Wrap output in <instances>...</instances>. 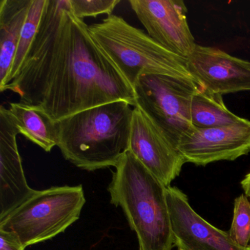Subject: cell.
<instances>
[{
	"mask_svg": "<svg viewBox=\"0 0 250 250\" xmlns=\"http://www.w3.org/2000/svg\"><path fill=\"white\" fill-rule=\"evenodd\" d=\"M69 0H46L37 34L4 91L58 122L116 101L136 106L134 89L95 43Z\"/></svg>",
	"mask_w": 250,
	"mask_h": 250,
	"instance_id": "6da1fadb",
	"label": "cell"
},
{
	"mask_svg": "<svg viewBox=\"0 0 250 250\" xmlns=\"http://www.w3.org/2000/svg\"><path fill=\"white\" fill-rule=\"evenodd\" d=\"M131 106L116 101L55 122L57 146L63 157L84 170L115 167L129 146Z\"/></svg>",
	"mask_w": 250,
	"mask_h": 250,
	"instance_id": "7a4b0ae2",
	"label": "cell"
},
{
	"mask_svg": "<svg viewBox=\"0 0 250 250\" xmlns=\"http://www.w3.org/2000/svg\"><path fill=\"white\" fill-rule=\"evenodd\" d=\"M107 190L137 234L139 250H172L175 246L166 198L167 187L130 150L115 167Z\"/></svg>",
	"mask_w": 250,
	"mask_h": 250,
	"instance_id": "3957f363",
	"label": "cell"
},
{
	"mask_svg": "<svg viewBox=\"0 0 250 250\" xmlns=\"http://www.w3.org/2000/svg\"><path fill=\"white\" fill-rule=\"evenodd\" d=\"M88 28L95 43L132 88L138 77L144 74L195 82L186 58L169 52L122 17L112 14Z\"/></svg>",
	"mask_w": 250,
	"mask_h": 250,
	"instance_id": "277c9868",
	"label": "cell"
},
{
	"mask_svg": "<svg viewBox=\"0 0 250 250\" xmlns=\"http://www.w3.org/2000/svg\"><path fill=\"white\" fill-rule=\"evenodd\" d=\"M85 202L82 185L36 190L0 221V229L15 235L26 248L65 232L80 219Z\"/></svg>",
	"mask_w": 250,
	"mask_h": 250,
	"instance_id": "5b68a950",
	"label": "cell"
},
{
	"mask_svg": "<svg viewBox=\"0 0 250 250\" xmlns=\"http://www.w3.org/2000/svg\"><path fill=\"white\" fill-rule=\"evenodd\" d=\"M195 82L169 76H140L133 89L136 106L161 128L177 147L184 136L195 128L191 118Z\"/></svg>",
	"mask_w": 250,
	"mask_h": 250,
	"instance_id": "8992f818",
	"label": "cell"
},
{
	"mask_svg": "<svg viewBox=\"0 0 250 250\" xmlns=\"http://www.w3.org/2000/svg\"><path fill=\"white\" fill-rule=\"evenodd\" d=\"M147 35L169 52L187 59L195 49L182 0H129Z\"/></svg>",
	"mask_w": 250,
	"mask_h": 250,
	"instance_id": "52a82bcc",
	"label": "cell"
},
{
	"mask_svg": "<svg viewBox=\"0 0 250 250\" xmlns=\"http://www.w3.org/2000/svg\"><path fill=\"white\" fill-rule=\"evenodd\" d=\"M128 150L166 187L186 163L175 145L138 106L133 109Z\"/></svg>",
	"mask_w": 250,
	"mask_h": 250,
	"instance_id": "ba28073f",
	"label": "cell"
},
{
	"mask_svg": "<svg viewBox=\"0 0 250 250\" xmlns=\"http://www.w3.org/2000/svg\"><path fill=\"white\" fill-rule=\"evenodd\" d=\"M177 149L186 163L206 166L234 161L250 152V121L210 128H194L184 136Z\"/></svg>",
	"mask_w": 250,
	"mask_h": 250,
	"instance_id": "9c48e42d",
	"label": "cell"
},
{
	"mask_svg": "<svg viewBox=\"0 0 250 250\" xmlns=\"http://www.w3.org/2000/svg\"><path fill=\"white\" fill-rule=\"evenodd\" d=\"M175 246L181 250H247L238 247L229 232L217 229L197 214L188 197L175 187L166 188Z\"/></svg>",
	"mask_w": 250,
	"mask_h": 250,
	"instance_id": "30bf717a",
	"label": "cell"
},
{
	"mask_svg": "<svg viewBox=\"0 0 250 250\" xmlns=\"http://www.w3.org/2000/svg\"><path fill=\"white\" fill-rule=\"evenodd\" d=\"M187 60L190 74L205 90L221 96L250 91V61L198 44Z\"/></svg>",
	"mask_w": 250,
	"mask_h": 250,
	"instance_id": "8fae6325",
	"label": "cell"
},
{
	"mask_svg": "<svg viewBox=\"0 0 250 250\" xmlns=\"http://www.w3.org/2000/svg\"><path fill=\"white\" fill-rule=\"evenodd\" d=\"M20 131L8 109L0 107V221L36 193L27 184L19 152Z\"/></svg>",
	"mask_w": 250,
	"mask_h": 250,
	"instance_id": "7c38bea8",
	"label": "cell"
},
{
	"mask_svg": "<svg viewBox=\"0 0 250 250\" xmlns=\"http://www.w3.org/2000/svg\"><path fill=\"white\" fill-rule=\"evenodd\" d=\"M32 0L0 1V90L6 85Z\"/></svg>",
	"mask_w": 250,
	"mask_h": 250,
	"instance_id": "4fadbf2b",
	"label": "cell"
},
{
	"mask_svg": "<svg viewBox=\"0 0 250 250\" xmlns=\"http://www.w3.org/2000/svg\"><path fill=\"white\" fill-rule=\"evenodd\" d=\"M8 109L20 134L32 143L46 152L58 146L55 122L40 109L20 102L10 103Z\"/></svg>",
	"mask_w": 250,
	"mask_h": 250,
	"instance_id": "5bb4252c",
	"label": "cell"
},
{
	"mask_svg": "<svg viewBox=\"0 0 250 250\" xmlns=\"http://www.w3.org/2000/svg\"><path fill=\"white\" fill-rule=\"evenodd\" d=\"M191 118L192 125L197 128L225 126L244 119L228 109L222 96L208 91L200 86L193 96Z\"/></svg>",
	"mask_w": 250,
	"mask_h": 250,
	"instance_id": "9a60e30c",
	"label": "cell"
},
{
	"mask_svg": "<svg viewBox=\"0 0 250 250\" xmlns=\"http://www.w3.org/2000/svg\"><path fill=\"white\" fill-rule=\"evenodd\" d=\"M46 0H32L27 19L24 22L14 63L8 75L7 84L16 77L27 56V52L37 34L42 15L46 6ZM5 85V87H6ZM5 89V88H4ZM2 90V92L4 91Z\"/></svg>",
	"mask_w": 250,
	"mask_h": 250,
	"instance_id": "2e32d148",
	"label": "cell"
},
{
	"mask_svg": "<svg viewBox=\"0 0 250 250\" xmlns=\"http://www.w3.org/2000/svg\"><path fill=\"white\" fill-rule=\"evenodd\" d=\"M229 234L238 247L248 248L250 244V202L244 194L237 197L234 202L233 219Z\"/></svg>",
	"mask_w": 250,
	"mask_h": 250,
	"instance_id": "e0dca14e",
	"label": "cell"
},
{
	"mask_svg": "<svg viewBox=\"0 0 250 250\" xmlns=\"http://www.w3.org/2000/svg\"><path fill=\"white\" fill-rule=\"evenodd\" d=\"M73 13L77 18L96 17L102 14L112 15L120 0H69Z\"/></svg>",
	"mask_w": 250,
	"mask_h": 250,
	"instance_id": "ac0fdd59",
	"label": "cell"
},
{
	"mask_svg": "<svg viewBox=\"0 0 250 250\" xmlns=\"http://www.w3.org/2000/svg\"><path fill=\"white\" fill-rule=\"evenodd\" d=\"M20 240L10 232L0 229V250H24Z\"/></svg>",
	"mask_w": 250,
	"mask_h": 250,
	"instance_id": "d6986e66",
	"label": "cell"
},
{
	"mask_svg": "<svg viewBox=\"0 0 250 250\" xmlns=\"http://www.w3.org/2000/svg\"><path fill=\"white\" fill-rule=\"evenodd\" d=\"M241 187L245 193V195L250 197V172H249L241 182Z\"/></svg>",
	"mask_w": 250,
	"mask_h": 250,
	"instance_id": "ffe728a7",
	"label": "cell"
},
{
	"mask_svg": "<svg viewBox=\"0 0 250 250\" xmlns=\"http://www.w3.org/2000/svg\"><path fill=\"white\" fill-rule=\"evenodd\" d=\"M247 250H250V246H249L248 248H247Z\"/></svg>",
	"mask_w": 250,
	"mask_h": 250,
	"instance_id": "44dd1931",
	"label": "cell"
},
{
	"mask_svg": "<svg viewBox=\"0 0 250 250\" xmlns=\"http://www.w3.org/2000/svg\"></svg>",
	"mask_w": 250,
	"mask_h": 250,
	"instance_id": "7402d4cb",
	"label": "cell"
}]
</instances>
